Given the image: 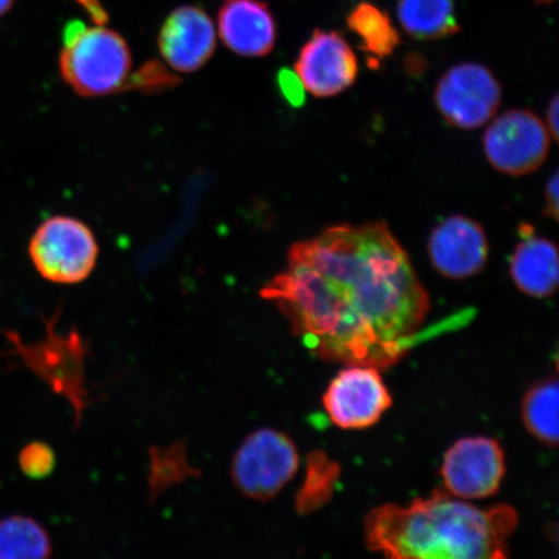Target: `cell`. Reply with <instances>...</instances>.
<instances>
[{
  "instance_id": "28",
  "label": "cell",
  "mask_w": 559,
  "mask_h": 559,
  "mask_svg": "<svg viewBox=\"0 0 559 559\" xmlns=\"http://www.w3.org/2000/svg\"><path fill=\"white\" fill-rule=\"evenodd\" d=\"M13 0H0V16L11 9Z\"/></svg>"
},
{
  "instance_id": "18",
  "label": "cell",
  "mask_w": 559,
  "mask_h": 559,
  "mask_svg": "<svg viewBox=\"0 0 559 559\" xmlns=\"http://www.w3.org/2000/svg\"><path fill=\"white\" fill-rule=\"evenodd\" d=\"M198 467L191 464L186 442L155 445L150 450L148 496L151 504L185 481L199 478Z\"/></svg>"
},
{
  "instance_id": "1",
  "label": "cell",
  "mask_w": 559,
  "mask_h": 559,
  "mask_svg": "<svg viewBox=\"0 0 559 559\" xmlns=\"http://www.w3.org/2000/svg\"><path fill=\"white\" fill-rule=\"evenodd\" d=\"M261 297L313 355L347 367L394 366L430 310L407 251L384 222L333 226L292 245L288 269Z\"/></svg>"
},
{
  "instance_id": "26",
  "label": "cell",
  "mask_w": 559,
  "mask_h": 559,
  "mask_svg": "<svg viewBox=\"0 0 559 559\" xmlns=\"http://www.w3.org/2000/svg\"><path fill=\"white\" fill-rule=\"evenodd\" d=\"M86 10L96 25H104L108 21V13L104 10L100 0H76Z\"/></svg>"
},
{
  "instance_id": "8",
  "label": "cell",
  "mask_w": 559,
  "mask_h": 559,
  "mask_svg": "<svg viewBox=\"0 0 559 559\" xmlns=\"http://www.w3.org/2000/svg\"><path fill=\"white\" fill-rule=\"evenodd\" d=\"M501 86L488 68L477 62L454 66L436 88V104L445 122L474 130L491 121L501 104Z\"/></svg>"
},
{
  "instance_id": "24",
  "label": "cell",
  "mask_w": 559,
  "mask_h": 559,
  "mask_svg": "<svg viewBox=\"0 0 559 559\" xmlns=\"http://www.w3.org/2000/svg\"><path fill=\"white\" fill-rule=\"evenodd\" d=\"M278 87L293 107H300L305 103L306 90L296 72L288 69L282 70L278 73Z\"/></svg>"
},
{
  "instance_id": "12",
  "label": "cell",
  "mask_w": 559,
  "mask_h": 559,
  "mask_svg": "<svg viewBox=\"0 0 559 559\" xmlns=\"http://www.w3.org/2000/svg\"><path fill=\"white\" fill-rule=\"evenodd\" d=\"M428 253L432 267L447 278L478 275L489 254L485 228L469 216L452 215L432 229Z\"/></svg>"
},
{
  "instance_id": "5",
  "label": "cell",
  "mask_w": 559,
  "mask_h": 559,
  "mask_svg": "<svg viewBox=\"0 0 559 559\" xmlns=\"http://www.w3.org/2000/svg\"><path fill=\"white\" fill-rule=\"evenodd\" d=\"M299 453L283 431L251 432L237 450L230 467L234 484L248 499L269 501L296 477Z\"/></svg>"
},
{
  "instance_id": "11",
  "label": "cell",
  "mask_w": 559,
  "mask_h": 559,
  "mask_svg": "<svg viewBox=\"0 0 559 559\" xmlns=\"http://www.w3.org/2000/svg\"><path fill=\"white\" fill-rule=\"evenodd\" d=\"M295 72L314 97L337 96L356 81L359 62L337 32L314 31L298 55Z\"/></svg>"
},
{
  "instance_id": "7",
  "label": "cell",
  "mask_w": 559,
  "mask_h": 559,
  "mask_svg": "<svg viewBox=\"0 0 559 559\" xmlns=\"http://www.w3.org/2000/svg\"><path fill=\"white\" fill-rule=\"evenodd\" d=\"M484 150L493 169L510 177H523L545 163L550 134L542 118L527 109H512L488 126Z\"/></svg>"
},
{
  "instance_id": "4",
  "label": "cell",
  "mask_w": 559,
  "mask_h": 559,
  "mask_svg": "<svg viewBox=\"0 0 559 559\" xmlns=\"http://www.w3.org/2000/svg\"><path fill=\"white\" fill-rule=\"evenodd\" d=\"M29 253L41 277L72 285L85 282L93 274L99 245L85 223L69 216H53L35 230Z\"/></svg>"
},
{
  "instance_id": "2",
  "label": "cell",
  "mask_w": 559,
  "mask_h": 559,
  "mask_svg": "<svg viewBox=\"0 0 559 559\" xmlns=\"http://www.w3.org/2000/svg\"><path fill=\"white\" fill-rule=\"evenodd\" d=\"M519 524L512 507L481 510L436 491L408 507L386 504L365 521L368 548L388 558L501 559Z\"/></svg>"
},
{
  "instance_id": "21",
  "label": "cell",
  "mask_w": 559,
  "mask_h": 559,
  "mask_svg": "<svg viewBox=\"0 0 559 559\" xmlns=\"http://www.w3.org/2000/svg\"><path fill=\"white\" fill-rule=\"evenodd\" d=\"M340 474L341 466L328 457L325 452L311 453L307 457L305 484L297 493V512L309 514L325 506L332 498Z\"/></svg>"
},
{
  "instance_id": "9",
  "label": "cell",
  "mask_w": 559,
  "mask_h": 559,
  "mask_svg": "<svg viewBox=\"0 0 559 559\" xmlns=\"http://www.w3.org/2000/svg\"><path fill=\"white\" fill-rule=\"evenodd\" d=\"M443 484L463 500L486 499L499 491L506 475V454L498 440L486 437L460 439L445 453Z\"/></svg>"
},
{
  "instance_id": "29",
  "label": "cell",
  "mask_w": 559,
  "mask_h": 559,
  "mask_svg": "<svg viewBox=\"0 0 559 559\" xmlns=\"http://www.w3.org/2000/svg\"><path fill=\"white\" fill-rule=\"evenodd\" d=\"M554 2H556V0H537L539 4H551Z\"/></svg>"
},
{
  "instance_id": "23",
  "label": "cell",
  "mask_w": 559,
  "mask_h": 559,
  "mask_svg": "<svg viewBox=\"0 0 559 559\" xmlns=\"http://www.w3.org/2000/svg\"><path fill=\"white\" fill-rule=\"evenodd\" d=\"M19 465L21 472L32 479L50 477L56 466L52 447L44 442H33L20 452Z\"/></svg>"
},
{
  "instance_id": "20",
  "label": "cell",
  "mask_w": 559,
  "mask_h": 559,
  "mask_svg": "<svg viewBox=\"0 0 559 559\" xmlns=\"http://www.w3.org/2000/svg\"><path fill=\"white\" fill-rule=\"evenodd\" d=\"M559 383L556 377L536 383L524 396L522 416L527 430L540 442L558 444Z\"/></svg>"
},
{
  "instance_id": "3",
  "label": "cell",
  "mask_w": 559,
  "mask_h": 559,
  "mask_svg": "<svg viewBox=\"0 0 559 559\" xmlns=\"http://www.w3.org/2000/svg\"><path fill=\"white\" fill-rule=\"evenodd\" d=\"M131 64L130 48L120 34L81 21L67 25L59 66L62 80L75 94L97 97L123 90Z\"/></svg>"
},
{
  "instance_id": "25",
  "label": "cell",
  "mask_w": 559,
  "mask_h": 559,
  "mask_svg": "<svg viewBox=\"0 0 559 559\" xmlns=\"http://www.w3.org/2000/svg\"><path fill=\"white\" fill-rule=\"evenodd\" d=\"M558 173L551 175L547 188H545V205L544 212L548 218L558 221Z\"/></svg>"
},
{
  "instance_id": "13",
  "label": "cell",
  "mask_w": 559,
  "mask_h": 559,
  "mask_svg": "<svg viewBox=\"0 0 559 559\" xmlns=\"http://www.w3.org/2000/svg\"><path fill=\"white\" fill-rule=\"evenodd\" d=\"M216 35L212 19L199 7L183 5L166 19L158 35V48L175 72L193 73L212 58Z\"/></svg>"
},
{
  "instance_id": "16",
  "label": "cell",
  "mask_w": 559,
  "mask_h": 559,
  "mask_svg": "<svg viewBox=\"0 0 559 559\" xmlns=\"http://www.w3.org/2000/svg\"><path fill=\"white\" fill-rule=\"evenodd\" d=\"M397 20L409 37L437 40L460 32L453 0H400Z\"/></svg>"
},
{
  "instance_id": "19",
  "label": "cell",
  "mask_w": 559,
  "mask_h": 559,
  "mask_svg": "<svg viewBox=\"0 0 559 559\" xmlns=\"http://www.w3.org/2000/svg\"><path fill=\"white\" fill-rule=\"evenodd\" d=\"M52 554L50 535L31 516L0 521V559H41Z\"/></svg>"
},
{
  "instance_id": "6",
  "label": "cell",
  "mask_w": 559,
  "mask_h": 559,
  "mask_svg": "<svg viewBox=\"0 0 559 559\" xmlns=\"http://www.w3.org/2000/svg\"><path fill=\"white\" fill-rule=\"evenodd\" d=\"M47 335L37 344L26 345L10 333L16 346L15 354L34 373L44 379L55 393L66 396L75 409L76 424L82 411L87 407L85 359L87 345L79 332L60 335L55 331L56 321H46Z\"/></svg>"
},
{
  "instance_id": "14",
  "label": "cell",
  "mask_w": 559,
  "mask_h": 559,
  "mask_svg": "<svg viewBox=\"0 0 559 559\" xmlns=\"http://www.w3.org/2000/svg\"><path fill=\"white\" fill-rule=\"evenodd\" d=\"M219 34L230 51L245 58H262L274 50L277 27L261 0H226L219 11Z\"/></svg>"
},
{
  "instance_id": "27",
  "label": "cell",
  "mask_w": 559,
  "mask_h": 559,
  "mask_svg": "<svg viewBox=\"0 0 559 559\" xmlns=\"http://www.w3.org/2000/svg\"><path fill=\"white\" fill-rule=\"evenodd\" d=\"M559 102L558 96L556 95L554 99H551L548 108V130L551 138L555 140L558 139V116H559Z\"/></svg>"
},
{
  "instance_id": "22",
  "label": "cell",
  "mask_w": 559,
  "mask_h": 559,
  "mask_svg": "<svg viewBox=\"0 0 559 559\" xmlns=\"http://www.w3.org/2000/svg\"><path fill=\"white\" fill-rule=\"evenodd\" d=\"M180 80L169 72L158 60L146 61L135 73L129 75L123 90H134L143 94L163 93L178 85Z\"/></svg>"
},
{
  "instance_id": "10",
  "label": "cell",
  "mask_w": 559,
  "mask_h": 559,
  "mask_svg": "<svg viewBox=\"0 0 559 559\" xmlns=\"http://www.w3.org/2000/svg\"><path fill=\"white\" fill-rule=\"evenodd\" d=\"M323 402L332 423L348 430L369 428L393 404L380 369L366 366L342 370L328 388Z\"/></svg>"
},
{
  "instance_id": "17",
  "label": "cell",
  "mask_w": 559,
  "mask_h": 559,
  "mask_svg": "<svg viewBox=\"0 0 559 559\" xmlns=\"http://www.w3.org/2000/svg\"><path fill=\"white\" fill-rule=\"evenodd\" d=\"M348 29L359 38L362 52L368 55L370 68H379L380 62L393 55L401 44L400 33L386 12L379 7L362 2L348 13Z\"/></svg>"
},
{
  "instance_id": "15",
  "label": "cell",
  "mask_w": 559,
  "mask_h": 559,
  "mask_svg": "<svg viewBox=\"0 0 559 559\" xmlns=\"http://www.w3.org/2000/svg\"><path fill=\"white\" fill-rule=\"evenodd\" d=\"M519 234L521 242L510 260V276L524 295L548 298L557 290L559 282L556 243L536 236L530 223H522Z\"/></svg>"
}]
</instances>
